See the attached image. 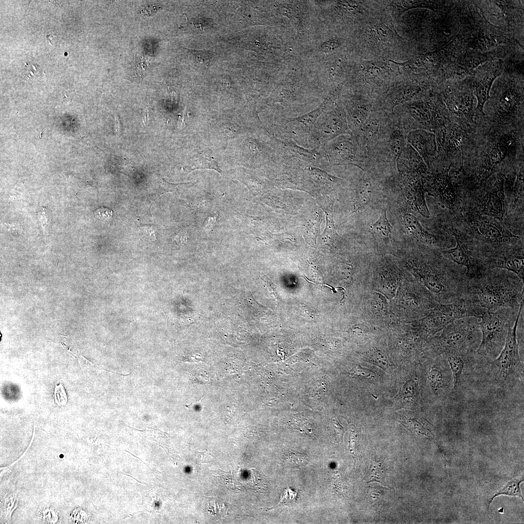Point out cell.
I'll list each match as a JSON object with an SVG mask.
<instances>
[{
  "mask_svg": "<svg viewBox=\"0 0 524 524\" xmlns=\"http://www.w3.org/2000/svg\"><path fill=\"white\" fill-rule=\"evenodd\" d=\"M524 129H499L484 122L475 145L456 176L465 186L482 187L494 175L524 163Z\"/></svg>",
  "mask_w": 524,
  "mask_h": 524,
  "instance_id": "obj_1",
  "label": "cell"
},
{
  "mask_svg": "<svg viewBox=\"0 0 524 524\" xmlns=\"http://www.w3.org/2000/svg\"><path fill=\"white\" fill-rule=\"evenodd\" d=\"M469 279V294L487 310L501 308L519 309L524 303L523 279L513 272L499 268L486 269Z\"/></svg>",
  "mask_w": 524,
  "mask_h": 524,
  "instance_id": "obj_2",
  "label": "cell"
},
{
  "mask_svg": "<svg viewBox=\"0 0 524 524\" xmlns=\"http://www.w3.org/2000/svg\"><path fill=\"white\" fill-rule=\"evenodd\" d=\"M482 121L470 124L451 119L435 132L437 156L436 160L442 168L450 167L457 171L474 149Z\"/></svg>",
  "mask_w": 524,
  "mask_h": 524,
  "instance_id": "obj_3",
  "label": "cell"
},
{
  "mask_svg": "<svg viewBox=\"0 0 524 524\" xmlns=\"http://www.w3.org/2000/svg\"><path fill=\"white\" fill-rule=\"evenodd\" d=\"M520 308L486 310L480 318L481 341L475 353L477 369L498 357L504 347L509 329L518 317Z\"/></svg>",
  "mask_w": 524,
  "mask_h": 524,
  "instance_id": "obj_4",
  "label": "cell"
},
{
  "mask_svg": "<svg viewBox=\"0 0 524 524\" xmlns=\"http://www.w3.org/2000/svg\"><path fill=\"white\" fill-rule=\"evenodd\" d=\"M523 307L524 304L520 306L514 324L509 329L504 347L498 357L480 368L483 370L487 381L500 388H512L524 377V366L519 355L517 336V328Z\"/></svg>",
  "mask_w": 524,
  "mask_h": 524,
  "instance_id": "obj_5",
  "label": "cell"
},
{
  "mask_svg": "<svg viewBox=\"0 0 524 524\" xmlns=\"http://www.w3.org/2000/svg\"><path fill=\"white\" fill-rule=\"evenodd\" d=\"M488 105H485L484 119L493 128H524L523 88L509 83L494 89Z\"/></svg>",
  "mask_w": 524,
  "mask_h": 524,
  "instance_id": "obj_6",
  "label": "cell"
},
{
  "mask_svg": "<svg viewBox=\"0 0 524 524\" xmlns=\"http://www.w3.org/2000/svg\"><path fill=\"white\" fill-rule=\"evenodd\" d=\"M480 318L475 317L454 320L434 338V347L440 355L468 354L477 349L481 341Z\"/></svg>",
  "mask_w": 524,
  "mask_h": 524,
  "instance_id": "obj_7",
  "label": "cell"
},
{
  "mask_svg": "<svg viewBox=\"0 0 524 524\" xmlns=\"http://www.w3.org/2000/svg\"><path fill=\"white\" fill-rule=\"evenodd\" d=\"M442 94L451 119L470 124H477L483 121L484 115L477 111L471 88H447Z\"/></svg>",
  "mask_w": 524,
  "mask_h": 524,
  "instance_id": "obj_8",
  "label": "cell"
},
{
  "mask_svg": "<svg viewBox=\"0 0 524 524\" xmlns=\"http://www.w3.org/2000/svg\"><path fill=\"white\" fill-rule=\"evenodd\" d=\"M495 218L482 215L470 221L469 228L476 238L490 245L483 250L513 246L519 240V236L512 234L501 222Z\"/></svg>",
  "mask_w": 524,
  "mask_h": 524,
  "instance_id": "obj_9",
  "label": "cell"
},
{
  "mask_svg": "<svg viewBox=\"0 0 524 524\" xmlns=\"http://www.w3.org/2000/svg\"><path fill=\"white\" fill-rule=\"evenodd\" d=\"M506 174L499 172L493 176L489 185L483 186H485L484 194L477 204L480 215L503 221L506 213Z\"/></svg>",
  "mask_w": 524,
  "mask_h": 524,
  "instance_id": "obj_10",
  "label": "cell"
},
{
  "mask_svg": "<svg viewBox=\"0 0 524 524\" xmlns=\"http://www.w3.org/2000/svg\"><path fill=\"white\" fill-rule=\"evenodd\" d=\"M450 167L427 175L424 180L426 192L435 198L443 208L453 209L458 203V186L453 184Z\"/></svg>",
  "mask_w": 524,
  "mask_h": 524,
  "instance_id": "obj_11",
  "label": "cell"
},
{
  "mask_svg": "<svg viewBox=\"0 0 524 524\" xmlns=\"http://www.w3.org/2000/svg\"><path fill=\"white\" fill-rule=\"evenodd\" d=\"M452 233L457 244L453 248L442 251L443 256L456 264L465 267L469 279L477 276L486 269L480 250L467 244L458 233Z\"/></svg>",
  "mask_w": 524,
  "mask_h": 524,
  "instance_id": "obj_12",
  "label": "cell"
},
{
  "mask_svg": "<svg viewBox=\"0 0 524 524\" xmlns=\"http://www.w3.org/2000/svg\"><path fill=\"white\" fill-rule=\"evenodd\" d=\"M483 256L487 269L506 270L523 279L524 257L522 248L514 246L491 249L485 252Z\"/></svg>",
  "mask_w": 524,
  "mask_h": 524,
  "instance_id": "obj_13",
  "label": "cell"
},
{
  "mask_svg": "<svg viewBox=\"0 0 524 524\" xmlns=\"http://www.w3.org/2000/svg\"><path fill=\"white\" fill-rule=\"evenodd\" d=\"M438 364L431 366L427 373L429 386L437 397L445 398L452 392L453 378L449 364L444 355Z\"/></svg>",
  "mask_w": 524,
  "mask_h": 524,
  "instance_id": "obj_14",
  "label": "cell"
},
{
  "mask_svg": "<svg viewBox=\"0 0 524 524\" xmlns=\"http://www.w3.org/2000/svg\"><path fill=\"white\" fill-rule=\"evenodd\" d=\"M409 138L413 148L428 166L436 161L437 146L435 133L422 129H416L410 133Z\"/></svg>",
  "mask_w": 524,
  "mask_h": 524,
  "instance_id": "obj_15",
  "label": "cell"
},
{
  "mask_svg": "<svg viewBox=\"0 0 524 524\" xmlns=\"http://www.w3.org/2000/svg\"><path fill=\"white\" fill-rule=\"evenodd\" d=\"M475 353L444 355L449 364L453 378L452 392L460 389L469 370L475 368Z\"/></svg>",
  "mask_w": 524,
  "mask_h": 524,
  "instance_id": "obj_16",
  "label": "cell"
},
{
  "mask_svg": "<svg viewBox=\"0 0 524 524\" xmlns=\"http://www.w3.org/2000/svg\"><path fill=\"white\" fill-rule=\"evenodd\" d=\"M499 73V70H497L487 72L482 76L476 78L471 85V89L477 100L476 109L484 115V105L490 98L491 86Z\"/></svg>",
  "mask_w": 524,
  "mask_h": 524,
  "instance_id": "obj_17",
  "label": "cell"
},
{
  "mask_svg": "<svg viewBox=\"0 0 524 524\" xmlns=\"http://www.w3.org/2000/svg\"><path fill=\"white\" fill-rule=\"evenodd\" d=\"M411 177L406 193L407 198L422 216L429 217L430 213L426 203V190L422 176L414 174L411 175Z\"/></svg>",
  "mask_w": 524,
  "mask_h": 524,
  "instance_id": "obj_18",
  "label": "cell"
},
{
  "mask_svg": "<svg viewBox=\"0 0 524 524\" xmlns=\"http://www.w3.org/2000/svg\"><path fill=\"white\" fill-rule=\"evenodd\" d=\"M402 219L409 233L418 241L429 245L438 243V237L427 231L413 214L405 213Z\"/></svg>",
  "mask_w": 524,
  "mask_h": 524,
  "instance_id": "obj_19",
  "label": "cell"
},
{
  "mask_svg": "<svg viewBox=\"0 0 524 524\" xmlns=\"http://www.w3.org/2000/svg\"><path fill=\"white\" fill-rule=\"evenodd\" d=\"M365 36L369 43L381 46L393 41L394 33L387 25L378 23L368 27L365 31Z\"/></svg>",
  "mask_w": 524,
  "mask_h": 524,
  "instance_id": "obj_20",
  "label": "cell"
},
{
  "mask_svg": "<svg viewBox=\"0 0 524 524\" xmlns=\"http://www.w3.org/2000/svg\"><path fill=\"white\" fill-rule=\"evenodd\" d=\"M372 233L377 241L388 243L391 239L392 226L388 219L386 211H383L377 220L371 226Z\"/></svg>",
  "mask_w": 524,
  "mask_h": 524,
  "instance_id": "obj_21",
  "label": "cell"
},
{
  "mask_svg": "<svg viewBox=\"0 0 524 524\" xmlns=\"http://www.w3.org/2000/svg\"><path fill=\"white\" fill-rule=\"evenodd\" d=\"M191 162L192 170L204 169H214L222 174L223 171L209 151L204 150L198 153L193 158Z\"/></svg>",
  "mask_w": 524,
  "mask_h": 524,
  "instance_id": "obj_22",
  "label": "cell"
},
{
  "mask_svg": "<svg viewBox=\"0 0 524 524\" xmlns=\"http://www.w3.org/2000/svg\"><path fill=\"white\" fill-rule=\"evenodd\" d=\"M389 68L388 65L383 62H368L364 64L362 70L365 76L376 77L388 74Z\"/></svg>",
  "mask_w": 524,
  "mask_h": 524,
  "instance_id": "obj_23",
  "label": "cell"
},
{
  "mask_svg": "<svg viewBox=\"0 0 524 524\" xmlns=\"http://www.w3.org/2000/svg\"><path fill=\"white\" fill-rule=\"evenodd\" d=\"M523 481H524V478H522L520 480L512 479L510 480L503 488L496 492V493L490 499L489 502L488 506H490L491 502L495 497L500 495L518 496L521 498L522 500H524L520 487L521 483Z\"/></svg>",
  "mask_w": 524,
  "mask_h": 524,
  "instance_id": "obj_24",
  "label": "cell"
},
{
  "mask_svg": "<svg viewBox=\"0 0 524 524\" xmlns=\"http://www.w3.org/2000/svg\"><path fill=\"white\" fill-rule=\"evenodd\" d=\"M372 185L369 181H365L360 188L355 202V209L361 211L369 203L372 196Z\"/></svg>",
  "mask_w": 524,
  "mask_h": 524,
  "instance_id": "obj_25",
  "label": "cell"
},
{
  "mask_svg": "<svg viewBox=\"0 0 524 524\" xmlns=\"http://www.w3.org/2000/svg\"><path fill=\"white\" fill-rule=\"evenodd\" d=\"M524 163L517 169L512 191V199L514 203H519L524 201Z\"/></svg>",
  "mask_w": 524,
  "mask_h": 524,
  "instance_id": "obj_26",
  "label": "cell"
},
{
  "mask_svg": "<svg viewBox=\"0 0 524 524\" xmlns=\"http://www.w3.org/2000/svg\"><path fill=\"white\" fill-rule=\"evenodd\" d=\"M3 512L7 520L11 519L14 510L18 505V498L14 493L5 494L4 497Z\"/></svg>",
  "mask_w": 524,
  "mask_h": 524,
  "instance_id": "obj_27",
  "label": "cell"
},
{
  "mask_svg": "<svg viewBox=\"0 0 524 524\" xmlns=\"http://www.w3.org/2000/svg\"><path fill=\"white\" fill-rule=\"evenodd\" d=\"M54 395L55 402L59 406L66 405L67 397L62 384H55Z\"/></svg>",
  "mask_w": 524,
  "mask_h": 524,
  "instance_id": "obj_28",
  "label": "cell"
},
{
  "mask_svg": "<svg viewBox=\"0 0 524 524\" xmlns=\"http://www.w3.org/2000/svg\"><path fill=\"white\" fill-rule=\"evenodd\" d=\"M404 388V396L406 398L414 400L418 396V387L417 382L413 379L409 380L406 383Z\"/></svg>",
  "mask_w": 524,
  "mask_h": 524,
  "instance_id": "obj_29",
  "label": "cell"
},
{
  "mask_svg": "<svg viewBox=\"0 0 524 524\" xmlns=\"http://www.w3.org/2000/svg\"><path fill=\"white\" fill-rule=\"evenodd\" d=\"M286 461L288 464L292 466H301L305 465L307 462L306 458L303 455L293 452L287 457Z\"/></svg>",
  "mask_w": 524,
  "mask_h": 524,
  "instance_id": "obj_30",
  "label": "cell"
},
{
  "mask_svg": "<svg viewBox=\"0 0 524 524\" xmlns=\"http://www.w3.org/2000/svg\"><path fill=\"white\" fill-rule=\"evenodd\" d=\"M44 521L49 524H55L58 520V513L53 508H48L42 511Z\"/></svg>",
  "mask_w": 524,
  "mask_h": 524,
  "instance_id": "obj_31",
  "label": "cell"
},
{
  "mask_svg": "<svg viewBox=\"0 0 524 524\" xmlns=\"http://www.w3.org/2000/svg\"><path fill=\"white\" fill-rule=\"evenodd\" d=\"M40 70L39 65L34 62H29L25 65L23 71L25 77L30 78L36 76Z\"/></svg>",
  "mask_w": 524,
  "mask_h": 524,
  "instance_id": "obj_32",
  "label": "cell"
},
{
  "mask_svg": "<svg viewBox=\"0 0 524 524\" xmlns=\"http://www.w3.org/2000/svg\"><path fill=\"white\" fill-rule=\"evenodd\" d=\"M71 517L75 523H83L87 519L88 514L84 509L77 508L73 510L71 514Z\"/></svg>",
  "mask_w": 524,
  "mask_h": 524,
  "instance_id": "obj_33",
  "label": "cell"
},
{
  "mask_svg": "<svg viewBox=\"0 0 524 524\" xmlns=\"http://www.w3.org/2000/svg\"><path fill=\"white\" fill-rule=\"evenodd\" d=\"M296 496L297 493L296 492L294 491L289 488H286L282 492L279 504L276 507L279 505L287 504L291 503L295 500Z\"/></svg>",
  "mask_w": 524,
  "mask_h": 524,
  "instance_id": "obj_34",
  "label": "cell"
},
{
  "mask_svg": "<svg viewBox=\"0 0 524 524\" xmlns=\"http://www.w3.org/2000/svg\"><path fill=\"white\" fill-rule=\"evenodd\" d=\"M358 440V431L353 425L351 426L349 434V449L353 456H355L356 442Z\"/></svg>",
  "mask_w": 524,
  "mask_h": 524,
  "instance_id": "obj_35",
  "label": "cell"
},
{
  "mask_svg": "<svg viewBox=\"0 0 524 524\" xmlns=\"http://www.w3.org/2000/svg\"><path fill=\"white\" fill-rule=\"evenodd\" d=\"M94 214L98 219H107L111 217L113 211L110 209L102 206L95 211Z\"/></svg>",
  "mask_w": 524,
  "mask_h": 524,
  "instance_id": "obj_36",
  "label": "cell"
},
{
  "mask_svg": "<svg viewBox=\"0 0 524 524\" xmlns=\"http://www.w3.org/2000/svg\"><path fill=\"white\" fill-rule=\"evenodd\" d=\"M306 421V420H303V419L302 421V419H300L299 418L297 419H295L291 423V425L295 429H298L299 431H302L305 432H307L308 431H310V430H309V429H310L308 425L309 423L302 425V424Z\"/></svg>",
  "mask_w": 524,
  "mask_h": 524,
  "instance_id": "obj_37",
  "label": "cell"
},
{
  "mask_svg": "<svg viewBox=\"0 0 524 524\" xmlns=\"http://www.w3.org/2000/svg\"><path fill=\"white\" fill-rule=\"evenodd\" d=\"M341 45L340 42L337 39H332L325 42L322 48L325 51H331L339 48Z\"/></svg>",
  "mask_w": 524,
  "mask_h": 524,
  "instance_id": "obj_38",
  "label": "cell"
},
{
  "mask_svg": "<svg viewBox=\"0 0 524 524\" xmlns=\"http://www.w3.org/2000/svg\"><path fill=\"white\" fill-rule=\"evenodd\" d=\"M213 456L209 452H197V460L199 463H208L212 461Z\"/></svg>",
  "mask_w": 524,
  "mask_h": 524,
  "instance_id": "obj_39",
  "label": "cell"
},
{
  "mask_svg": "<svg viewBox=\"0 0 524 524\" xmlns=\"http://www.w3.org/2000/svg\"><path fill=\"white\" fill-rule=\"evenodd\" d=\"M335 429L340 437H342L344 433L343 427L340 425L336 419L332 420Z\"/></svg>",
  "mask_w": 524,
  "mask_h": 524,
  "instance_id": "obj_40",
  "label": "cell"
},
{
  "mask_svg": "<svg viewBox=\"0 0 524 524\" xmlns=\"http://www.w3.org/2000/svg\"><path fill=\"white\" fill-rule=\"evenodd\" d=\"M366 370V369H363L362 368H360L359 366L356 367L355 369V373L358 375L359 374L360 376L364 377L370 376V371Z\"/></svg>",
  "mask_w": 524,
  "mask_h": 524,
  "instance_id": "obj_41",
  "label": "cell"
}]
</instances>
